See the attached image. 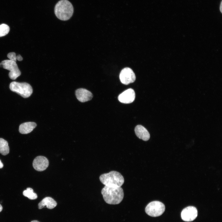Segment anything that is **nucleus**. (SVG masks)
I'll list each match as a JSON object with an SVG mask.
<instances>
[{"instance_id": "obj_14", "label": "nucleus", "mask_w": 222, "mask_h": 222, "mask_svg": "<svg viewBox=\"0 0 222 222\" xmlns=\"http://www.w3.org/2000/svg\"><path fill=\"white\" fill-rule=\"evenodd\" d=\"M36 123L33 122H28L21 124L19 126V132L23 134L31 132L36 126Z\"/></svg>"}, {"instance_id": "obj_21", "label": "nucleus", "mask_w": 222, "mask_h": 222, "mask_svg": "<svg viewBox=\"0 0 222 222\" xmlns=\"http://www.w3.org/2000/svg\"><path fill=\"white\" fill-rule=\"evenodd\" d=\"M222 1H221V3H220V11L221 13L222 12Z\"/></svg>"}, {"instance_id": "obj_5", "label": "nucleus", "mask_w": 222, "mask_h": 222, "mask_svg": "<svg viewBox=\"0 0 222 222\" xmlns=\"http://www.w3.org/2000/svg\"><path fill=\"white\" fill-rule=\"evenodd\" d=\"M165 210V206L161 202L154 201L149 203L146 206L145 210L146 213L152 217L161 216Z\"/></svg>"}, {"instance_id": "obj_9", "label": "nucleus", "mask_w": 222, "mask_h": 222, "mask_svg": "<svg viewBox=\"0 0 222 222\" xmlns=\"http://www.w3.org/2000/svg\"><path fill=\"white\" fill-rule=\"evenodd\" d=\"M49 165V161L45 157L39 156L36 157L33 162L34 168L38 171H42L45 170Z\"/></svg>"}, {"instance_id": "obj_13", "label": "nucleus", "mask_w": 222, "mask_h": 222, "mask_svg": "<svg viewBox=\"0 0 222 222\" xmlns=\"http://www.w3.org/2000/svg\"><path fill=\"white\" fill-rule=\"evenodd\" d=\"M57 204L56 202L53 198L47 197L44 198L39 203L38 208L39 209H41L46 206L47 208L52 209L56 207Z\"/></svg>"}, {"instance_id": "obj_23", "label": "nucleus", "mask_w": 222, "mask_h": 222, "mask_svg": "<svg viewBox=\"0 0 222 222\" xmlns=\"http://www.w3.org/2000/svg\"><path fill=\"white\" fill-rule=\"evenodd\" d=\"M31 222H39L37 220H35L32 221Z\"/></svg>"}, {"instance_id": "obj_10", "label": "nucleus", "mask_w": 222, "mask_h": 222, "mask_svg": "<svg viewBox=\"0 0 222 222\" xmlns=\"http://www.w3.org/2000/svg\"><path fill=\"white\" fill-rule=\"evenodd\" d=\"M135 97V92L132 88H129L124 91L118 97V100L121 103H130L134 101Z\"/></svg>"}, {"instance_id": "obj_11", "label": "nucleus", "mask_w": 222, "mask_h": 222, "mask_svg": "<svg viewBox=\"0 0 222 222\" xmlns=\"http://www.w3.org/2000/svg\"><path fill=\"white\" fill-rule=\"evenodd\" d=\"M75 94L77 99L82 102L90 100L93 97L92 93L85 88H80L77 89Z\"/></svg>"}, {"instance_id": "obj_20", "label": "nucleus", "mask_w": 222, "mask_h": 222, "mask_svg": "<svg viewBox=\"0 0 222 222\" xmlns=\"http://www.w3.org/2000/svg\"><path fill=\"white\" fill-rule=\"evenodd\" d=\"M3 164L1 162V160H0V168H2L3 167Z\"/></svg>"}, {"instance_id": "obj_16", "label": "nucleus", "mask_w": 222, "mask_h": 222, "mask_svg": "<svg viewBox=\"0 0 222 222\" xmlns=\"http://www.w3.org/2000/svg\"><path fill=\"white\" fill-rule=\"evenodd\" d=\"M23 194L24 196L31 200L35 199L37 198V194L34 192L33 189L30 187H28L26 190L24 191Z\"/></svg>"}, {"instance_id": "obj_6", "label": "nucleus", "mask_w": 222, "mask_h": 222, "mask_svg": "<svg viewBox=\"0 0 222 222\" xmlns=\"http://www.w3.org/2000/svg\"><path fill=\"white\" fill-rule=\"evenodd\" d=\"M0 65L3 68L10 71L9 76L12 80L16 79L21 75V72L16 62L10 60H5L1 62Z\"/></svg>"}, {"instance_id": "obj_22", "label": "nucleus", "mask_w": 222, "mask_h": 222, "mask_svg": "<svg viewBox=\"0 0 222 222\" xmlns=\"http://www.w3.org/2000/svg\"><path fill=\"white\" fill-rule=\"evenodd\" d=\"M2 209V206L0 204V212H1Z\"/></svg>"}, {"instance_id": "obj_8", "label": "nucleus", "mask_w": 222, "mask_h": 222, "mask_svg": "<svg viewBox=\"0 0 222 222\" xmlns=\"http://www.w3.org/2000/svg\"><path fill=\"white\" fill-rule=\"evenodd\" d=\"M197 214L196 208L194 207L190 206L183 210L181 213V217L184 221H191L196 218Z\"/></svg>"}, {"instance_id": "obj_12", "label": "nucleus", "mask_w": 222, "mask_h": 222, "mask_svg": "<svg viewBox=\"0 0 222 222\" xmlns=\"http://www.w3.org/2000/svg\"><path fill=\"white\" fill-rule=\"evenodd\" d=\"M136 136L139 138L144 141H148L150 138V134L148 130L143 126L138 125L135 128Z\"/></svg>"}, {"instance_id": "obj_19", "label": "nucleus", "mask_w": 222, "mask_h": 222, "mask_svg": "<svg viewBox=\"0 0 222 222\" xmlns=\"http://www.w3.org/2000/svg\"><path fill=\"white\" fill-rule=\"evenodd\" d=\"M17 60L18 61H21L23 60V58L20 55H18L17 56Z\"/></svg>"}, {"instance_id": "obj_4", "label": "nucleus", "mask_w": 222, "mask_h": 222, "mask_svg": "<svg viewBox=\"0 0 222 222\" xmlns=\"http://www.w3.org/2000/svg\"><path fill=\"white\" fill-rule=\"evenodd\" d=\"M10 88L12 91L17 93L25 98L29 97L33 92L31 85L26 82H12L10 84Z\"/></svg>"}, {"instance_id": "obj_3", "label": "nucleus", "mask_w": 222, "mask_h": 222, "mask_svg": "<svg viewBox=\"0 0 222 222\" xmlns=\"http://www.w3.org/2000/svg\"><path fill=\"white\" fill-rule=\"evenodd\" d=\"M99 179L105 186L109 187H121L124 182L122 175L116 171L103 174L100 175Z\"/></svg>"}, {"instance_id": "obj_2", "label": "nucleus", "mask_w": 222, "mask_h": 222, "mask_svg": "<svg viewBox=\"0 0 222 222\" xmlns=\"http://www.w3.org/2000/svg\"><path fill=\"white\" fill-rule=\"evenodd\" d=\"M73 7L68 0H61L56 4L55 13L59 19L66 21L69 19L73 13Z\"/></svg>"}, {"instance_id": "obj_7", "label": "nucleus", "mask_w": 222, "mask_h": 222, "mask_svg": "<svg viewBox=\"0 0 222 222\" xmlns=\"http://www.w3.org/2000/svg\"><path fill=\"white\" fill-rule=\"evenodd\" d=\"M119 78L122 83L127 85L134 82L135 80L136 76L132 69L125 68L121 71Z\"/></svg>"}, {"instance_id": "obj_17", "label": "nucleus", "mask_w": 222, "mask_h": 222, "mask_svg": "<svg viewBox=\"0 0 222 222\" xmlns=\"http://www.w3.org/2000/svg\"><path fill=\"white\" fill-rule=\"evenodd\" d=\"M10 27L7 25L2 24L0 25V37L4 36L8 34Z\"/></svg>"}, {"instance_id": "obj_18", "label": "nucleus", "mask_w": 222, "mask_h": 222, "mask_svg": "<svg viewBox=\"0 0 222 222\" xmlns=\"http://www.w3.org/2000/svg\"><path fill=\"white\" fill-rule=\"evenodd\" d=\"M8 58L10 60L15 62H16L17 60V56L14 52H11L9 53L7 55Z\"/></svg>"}, {"instance_id": "obj_15", "label": "nucleus", "mask_w": 222, "mask_h": 222, "mask_svg": "<svg viewBox=\"0 0 222 222\" xmlns=\"http://www.w3.org/2000/svg\"><path fill=\"white\" fill-rule=\"evenodd\" d=\"M9 152V147L7 142L2 138H0V153L5 155Z\"/></svg>"}, {"instance_id": "obj_1", "label": "nucleus", "mask_w": 222, "mask_h": 222, "mask_svg": "<svg viewBox=\"0 0 222 222\" xmlns=\"http://www.w3.org/2000/svg\"><path fill=\"white\" fill-rule=\"evenodd\" d=\"M103 199L107 204H116L122 201L124 192L121 187H109L105 186L101 191Z\"/></svg>"}]
</instances>
